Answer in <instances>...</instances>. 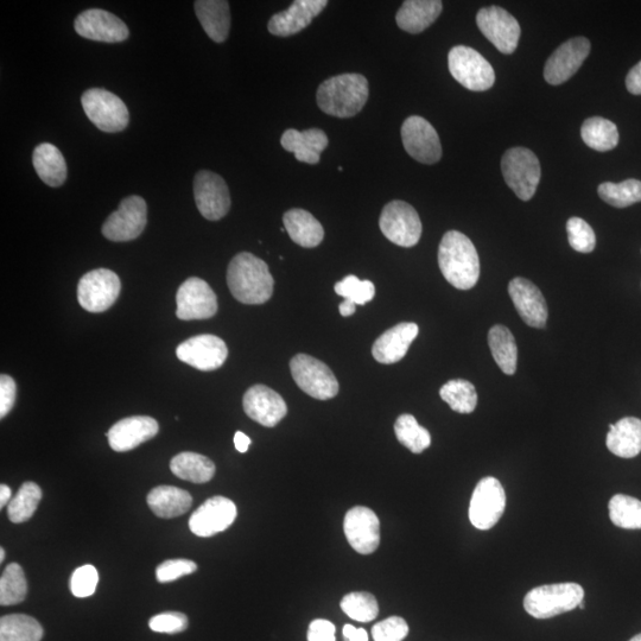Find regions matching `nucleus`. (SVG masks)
<instances>
[{
	"instance_id": "obj_1",
	"label": "nucleus",
	"mask_w": 641,
	"mask_h": 641,
	"mask_svg": "<svg viewBox=\"0 0 641 641\" xmlns=\"http://www.w3.org/2000/svg\"><path fill=\"white\" fill-rule=\"evenodd\" d=\"M231 294L244 304H264L274 295V277L264 260L249 252L232 259L227 270Z\"/></svg>"
},
{
	"instance_id": "obj_2",
	"label": "nucleus",
	"mask_w": 641,
	"mask_h": 641,
	"mask_svg": "<svg viewBox=\"0 0 641 641\" xmlns=\"http://www.w3.org/2000/svg\"><path fill=\"white\" fill-rule=\"evenodd\" d=\"M439 265L444 278L459 290L475 287L480 277V259L472 240L458 231L444 234L439 247Z\"/></svg>"
},
{
	"instance_id": "obj_3",
	"label": "nucleus",
	"mask_w": 641,
	"mask_h": 641,
	"mask_svg": "<svg viewBox=\"0 0 641 641\" xmlns=\"http://www.w3.org/2000/svg\"><path fill=\"white\" fill-rule=\"evenodd\" d=\"M368 81L357 73L333 76L323 82L316 94L320 110L336 118L357 116L367 103Z\"/></svg>"
},
{
	"instance_id": "obj_4",
	"label": "nucleus",
	"mask_w": 641,
	"mask_h": 641,
	"mask_svg": "<svg viewBox=\"0 0 641 641\" xmlns=\"http://www.w3.org/2000/svg\"><path fill=\"white\" fill-rule=\"evenodd\" d=\"M585 600V590L577 583H556L536 587L526 594L524 608L535 619H550L574 611Z\"/></svg>"
},
{
	"instance_id": "obj_5",
	"label": "nucleus",
	"mask_w": 641,
	"mask_h": 641,
	"mask_svg": "<svg viewBox=\"0 0 641 641\" xmlns=\"http://www.w3.org/2000/svg\"><path fill=\"white\" fill-rule=\"evenodd\" d=\"M504 180L520 200L529 201L535 196L541 182V163L533 152L526 148H512L501 160Z\"/></svg>"
},
{
	"instance_id": "obj_6",
	"label": "nucleus",
	"mask_w": 641,
	"mask_h": 641,
	"mask_svg": "<svg viewBox=\"0 0 641 641\" xmlns=\"http://www.w3.org/2000/svg\"><path fill=\"white\" fill-rule=\"evenodd\" d=\"M448 66L453 78L469 91L485 92L494 85L491 63L471 47L456 46L450 50Z\"/></svg>"
},
{
	"instance_id": "obj_7",
	"label": "nucleus",
	"mask_w": 641,
	"mask_h": 641,
	"mask_svg": "<svg viewBox=\"0 0 641 641\" xmlns=\"http://www.w3.org/2000/svg\"><path fill=\"white\" fill-rule=\"evenodd\" d=\"M82 107L88 119L104 132L124 131L130 123V113L124 101L103 88H91L82 95Z\"/></svg>"
},
{
	"instance_id": "obj_8",
	"label": "nucleus",
	"mask_w": 641,
	"mask_h": 641,
	"mask_svg": "<svg viewBox=\"0 0 641 641\" xmlns=\"http://www.w3.org/2000/svg\"><path fill=\"white\" fill-rule=\"evenodd\" d=\"M295 383L303 392L320 401H328L339 393V382L322 361L307 354H297L290 361Z\"/></svg>"
},
{
	"instance_id": "obj_9",
	"label": "nucleus",
	"mask_w": 641,
	"mask_h": 641,
	"mask_svg": "<svg viewBox=\"0 0 641 641\" xmlns=\"http://www.w3.org/2000/svg\"><path fill=\"white\" fill-rule=\"evenodd\" d=\"M379 227L386 239L402 247L418 244L422 236V221L416 209L404 201H392L384 207Z\"/></svg>"
},
{
	"instance_id": "obj_10",
	"label": "nucleus",
	"mask_w": 641,
	"mask_h": 641,
	"mask_svg": "<svg viewBox=\"0 0 641 641\" xmlns=\"http://www.w3.org/2000/svg\"><path fill=\"white\" fill-rule=\"evenodd\" d=\"M122 283L116 272L98 269L87 272L78 285V301L90 313H104L118 300Z\"/></svg>"
},
{
	"instance_id": "obj_11",
	"label": "nucleus",
	"mask_w": 641,
	"mask_h": 641,
	"mask_svg": "<svg viewBox=\"0 0 641 641\" xmlns=\"http://www.w3.org/2000/svg\"><path fill=\"white\" fill-rule=\"evenodd\" d=\"M147 224V202L141 196L132 195L124 199L118 211L107 218L103 226V234L106 239L125 243L141 237Z\"/></svg>"
},
{
	"instance_id": "obj_12",
	"label": "nucleus",
	"mask_w": 641,
	"mask_h": 641,
	"mask_svg": "<svg viewBox=\"0 0 641 641\" xmlns=\"http://www.w3.org/2000/svg\"><path fill=\"white\" fill-rule=\"evenodd\" d=\"M506 494L498 479L487 477L479 481L469 505V520L474 528L487 531L503 517Z\"/></svg>"
},
{
	"instance_id": "obj_13",
	"label": "nucleus",
	"mask_w": 641,
	"mask_h": 641,
	"mask_svg": "<svg viewBox=\"0 0 641 641\" xmlns=\"http://www.w3.org/2000/svg\"><path fill=\"white\" fill-rule=\"evenodd\" d=\"M194 198L202 217L209 221H218L230 212V189L225 180L212 171L201 170L195 175Z\"/></svg>"
},
{
	"instance_id": "obj_14",
	"label": "nucleus",
	"mask_w": 641,
	"mask_h": 641,
	"mask_svg": "<svg viewBox=\"0 0 641 641\" xmlns=\"http://www.w3.org/2000/svg\"><path fill=\"white\" fill-rule=\"evenodd\" d=\"M477 24L482 34L503 54H512L518 47L520 25L505 9L500 6H488L477 15Z\"/></svg>"
},
{
	"instance_id": "obj_15",
	"label": "nucleus",
	"mask_w": 641,
	"mask_h": 641,
	"mask_svg": "<svg viewBox=\"0 0 641 641\" xmlns=\"http://www.w3.org/2000/svg\"><path fill=\"white\" fill-rule=\"evenodd\" d=\"M176 316L183 321L208 320L218 313V298L203 279L188 278L176 295Z\"/></svg>"
},
{
	"instance_id": "obj_16",
	"label": "nucleus",
	"mask_w": 641,
	"mask_h": 641,
	"mask_svg": "<svg viewBox=\"0 0 641 641\" xmlns=\"http://www.w3.org/2000/svg\"><path fill=\"white\" fill-rule=\"evenodd\" d=\"M403 145L417 162L435 164L441 160L442 145L439 133L427 119L412 116L402 126Z\"/></svg>"
},
{
	"instance_id": "obj_17",
	"label": "nucleus",
	"mask_w": 641,
	"mask_h": 641,
	"mask_svg": "<svg viewBox=\"0 0 641 641\" xmlns=\"http://www.w3.org/2000/svg\"><path fill=\"white\" fill-rule=\"evenodd\" d=\"M176 355L184 364L203 372H211L225 364L228 348L218 336L203 334L182 342L176 348Z\"/></svg>"
},
{
	"instance_id": "obj_18",
	"label": "nucleus",
	"mask_w": 641,
	"mask_h": 641,
	"mask_svg": "<svg viewBox=\"0 0 641 641\" xmlns=\"http://www.w3.org/2000/svg\"><path fill=\"white\" fill-rule=\"evenodd\" d=\"M590 53V42L586 37H575L564 42L549 57L544 67V78L550 85H562L574 76Z\"/></svg>"
},
{
	"instance_id": "obj_19",
	"label": "nucleus",
	"mask_w": 641,
	"mask_h": 641,
	"mask_svg": "<svg viewBox=\"0 0 641 641\" xmlns=\"http://www.w3.org/2000/svg\"><path fill=\"white\" fill-rule=\"evenodd\" d=\"M237 518V506L225 497H213L203 503L189 519L194 535L207 538L224 532Z\"/></svg>"
},
{
	"instance_id": "obj_20",
	"label": "nucleus",
	"mask_w": 641,
	"mask_h": 641,
	"mask_svg": "<svg viewBox=\"0 0 641 641\" xmlns=\"http://www.w3.org/2000/svg\"><path fill=\"white\" fill-rule=\"evenodd\" d=\"M74 28L76 33L87 40L119 43L128 40L129 28L117 17L101 9H90L76 17Z\"/></svg>"
},
{
	"instance_id": "obj_21",
	"label": "nucleus",
	"mask_w": 641,
	"mask_h": 641,
	"mask_svg": "<svg viewBox=\"0 0 641 641\" xmlns=\"http://www.w3.org/2000/svg\"><path fill=\"white\" fill-rule=\"evenodd\" d=\"M344 530L351 547L361 555H370L380 544V523L377 514L364 506L349 510Z\"/></svg>"
},
{
	"instance_id": "obj_22",
	"label": "nucleus",
	"mask_w": 641,
	"mask_h": 641,
	"mask_svg": "<svg viewBox=\"0 0 641 641\" xmlns=\"http://www.w3.org/2000/svg\"><path fill=\"white\" fill-rule=\"evenodd\" d=\"M243 405L246 415L266 428L276 427L288 414V406L282 396L265 385L250 387Z\"/></svg>"
},
{
	"instance_id": "obj_23",
	"label": "nucleus",
	"mask_w": 641,
	"mask_h": 641,
	"mask_svg": "<svg viewBox=\"0 0 641 641\" xmlns=\"http://www.w3.org/2000/svg\"><path fill=\"white\" fill-rule=\"evenodd\" d=\"M509 294L526 325L538 329L547 326V302L535 284L522 277L514 278L509 284Z\"/></svg>"
},
{
	"instance_id": "obj_24",
	"label": "nucleus",
	"mask_w": 641,
	"mask_h": 641,
	"mask_svg": "<svg viewBox=\"0 0 641 641\" xmlns=\"http://www.w3.org/2000/svg\"><path fill=\"white\" fill-rule=\"evenodd\" d=\"M160 425L149 416H133L117 422L107 433L114 452L125 453L141 446L158 434Z\"/></svg>"
},
{
	"instance_id": "obj_25",
	"label": "nucleus",
	"mask_w": 641,
	"mask_h": 641,
	"mask_svg": "<svg viewBox=\"0 0 641 641\" xmlns=\"http://www.w3.org/2000/svg\"><path fill=\"white\" fill-rule=\"evenodd\" d=\"M328 5L327 0H296L288 10L271 17L268 29L272 35L289 37L309 27Z\"/></svg>"
},
{
	"instance_id": "obj_26",
	"label": "nucleus",
	"mask_w": 641,
	"mask_h": 641,
	"mask_svg": "<svg viewBox=\"0 0 641 641\" xmlns=\"http://www.w3.org/2000/svg\"><path fill=\"white\" fill-rule=\"evenodd\" d=\"M420 333L414 322H403L387 330L374 342L373 358L380 364L391 365L401 361L408 353L412 342Z\"/></svg>"
},
{
	"instance_id": "obj_27",
	"label": "nucleus",
	"mask_w": 641,
	"mask_h": 641,
	"mask_svg": "<svg viewBox=\"0 0 641 641\" xmlns=\"http://www.w3.org/2000/svg\"><path fill=\"white\" fill-rule=\"evenodd\" d=\"M281 144L284 150L294 152L298 162L317 164L321 160V152L328 147L329 139L320 129H289L283 133Z\"/></svg>"
},
{
	"instance_id": "obj_28",
	"label": "nucleus",
	"mask_w": 641,
	"mask_h": 641,
	"mask_svg": "<svg viewBox=\"0 0 641 641\" xmlns=\"http://www.w3.org/2000/svg\"><path fill=\"white\" fill-rule=\"evenodd\" d=\"M443 10L440 0H408L396 15L398 27L410 34H420L428 29Z\"/></svg>"
},
{
	"instance_id": "obj_29",
	"label": "nucleus",
	"mask_w": 641,
	"mask_h": 641,
	"mask_svg": "<svg viewBox=\"0 0 641 641\" xmlns=\"http://www.w3.org/2000/svg\"><path fill=\"white\" fill-rule=\"evenodd\" d=\"M609 452L623 459L636 458L641 453V420L625 417L609 425L606 440Z\"/></svg>"
},
{
	"instance_id": "obj_30",
	"label": "nucleus",
	"mask_w": 641,
	"mask_h": 641,
	"mask_svg": "<svg viewBox=\"0 0 641 641\" xmlns=\"http://www.w3.org/2000/svg\"><path fill=\"white\" fill-rule=\"evenodd\" d=\"M194 8L206 34L214 42H225L231 29L230 3L225 0H198Z\"/></svg>"
},
{
	"instance_id": "obj_31",
	"label": "nucleus",
	"mask_w": 641,
	"mask_h": 641,
	"mask_svg": "<svg viewBox=\"0 0 641 641\" xmlns=\"http://www.w3.org/2000/svg\"><path fill=\"white\" fill-rule=\"evenodd\" d=\"M283 222L291 240L306 249L319 246L325 238V230L320 221L304 209H290L284 214Z\"/></svg>"
},
{
	"instance_id": "obj_32",
	"label": "nucleus",
	"mask_w": 641,
	"mask_h": 641,
	"mask_svg": "<svg viewBox=\"0 0 641 641\" xmlns=\"http://www.w3.org/2000/svg\"><path fill=\"white\" fill-rule=\"evenodd\" d=\"M148 505L157 517L171 519L187 513L193 498L187 491L174 486H158L148 494Z\"/></svg>"
},
{
	"instance_id": "obj_33",
	"label": "nucleus",
	"mask_w": 641,
	"mask_h": 641,
	"mask_svg": "<svg viewBox=\"0 0 641 641\" xmlns=\"http://www.w3.org/2000/svg\"><path fill=\"white\" fill-rule=\"evenodd\" d=\"M33 164L40 179L49 187H60L67 179V163L53 144L42 143L34 151Z\"/></svg>"
},
{
	"instance_id": "obj_34",
	"label": "nucleus",
	"mask_w": 641,
	"mask_h": 641,
	"mask_svg": "<svg viewBox=\"0 0 641 641\" xmlns=\"http://www.w3.org/2000/svg\"><path fill=\"white\" fill-rule=\"evenodd\" d=\"M170 469L177 478L193 484H206L215 475V465L211 459L190 452L176 455L170 462Z\"/></svg>"
},
{
	"instance_id": "obj_35",
	"label": "nucleus",
	"mask_w": 641,
	"mask_h": 641,
	"mask_svg": "<svg viewBox=\"0 0 641 641\" xmlns=\"http://www.w3.org/2000/svg\"><path fill=\"white\" fill-rule=\"evenodd\" d=\"M488 345L500 370L507 376H513L517 371L518 347L514 336L505 326H494L488 333Z\"/></svg>"
},
{
	"instance_id": "obj_36",
	"label": "nucleus",
	"mask_w": 641,
	"mask_h": 641,
	"mask_svg": "<svg viewBox=\"0 0 641 641\" xmlns=\"http://www.w3.org/2000/svg\"><path fill=\"white\" fill-rule=\"evenodd\" d=\"M581 137L588 148L600 152L613 150L619 144L617 125L601 117L587 119L582 125Z\"/></svg>"
},
{
	"instance_id": "obj_37",
	"label": "nucleus",
	"mask_w": 641,
	"mask_h": 641,
	"mask_svg": "<svg viewBox=\"0 0 641 641\" xmlns=\"http://www.w3.org/2000/svg\"><path fill=\"white\" fill-rule=\"evenodd\" d=\"M43 628L25 614L5 615L0 619V641H41Z\"/></svg>"
},
{
	"instance_id": "obj_38",
	"label": "nucleus",
	"mask_w": 641,
	"mask_h": 641,
	"mask_svg": "<svg viewBox=\"0 0 641 641\" xmlns=\"http://www.w3.org/2000/svg\"><path fill=\"white\" fill-rule=\"evenodd\" d=\"M440 396L450 409L459 414L467 415L477 409L478 395L472 383L465 379L450 380L440 390Z\"/></svg>"
},
{
	"instance_id": "obj_39",
	"label": "nucleus",
	"mask_w": 641,
	"mask_h": 641,
	"mask_svg": "<svg viewBox=\"0 0 641 641\" xmlns=\"http://www.w3.org/2000/svg\"><path fill=\"white\" fill-rule=\"evenodd\" d=\"M609 518L620 529L641 530V501L630 495L617 494L609 501Z\"/></svg>"
},
{
	"instance_id": "obj_40",
	"label": "nucleus",
	"mask_w": 641,
	"mask_h": 641,
	"mask_svg": "<svg viewBox=\"0 0 641 641\" xmlns=\"http://www.w3.org/2000/svg\"><path fill=\"white\" fill-rule=\"evenodd\" d=\"M42 499L41 487L35 482H25L8 505V517L12 523L21 524L33 518Z\"/></svg>"
},
{
	"instance_id": "obj_41",
	"label": "nucleus",
	"mask_w": 641,
	"mask_h": 641,
	"mask_svg": "<svg viewBox=\"0 0 641 641\" xmlns=\"http://www.w3.org/2000/svg\"><path fill=\"white\" fill-rule=\"evenodd\" d=\"M395 433L399 443L408 448L411 453L421 454L430 447L429 431L421 427L412 415L405 414L398 417Z\"/></svg>"
},
{
	"instance_id": "obj_42",
	"label": "nucleus",
	"mask_w": 641,
	"mask_h": 641,
	"mask_svg": "<svg viewBox=\"0 0 641 641\" xmlns=\"http://www.w3.org/2000/svg\"><path fill=\"white\" fill-rule=\"evenodd\" d=\"M28 593V583L24 571L17 563H10L0 579V605L21 604Z\"/></svg>"
},
{
	"instance_id": "obj_43",
	"label": "nucleus",
	"mask_w": 641,
	"mask_h": 641,
	"mask_svg": "<svg viewBox=\"0 0 641 641\" xmlns=\"http://www.w3.org/2000/svg\"><path fill=\"white\" fill-rule=\"evenodd\" d=\"M600 198L617 208H625L641 202V181L626 180L621 183H601L598 189Z\"/></svg>"
},
{
	"instance_id": "obj_44",
	"label": "nucleus",
	"mask_w": 641,
	"mask_h": 641,
	"mask_svg": "<svg viewBox=\"0 0 641 641\" xmlns=\"http://www.w3.org/2000/svg\"><path fill=\"white\" fill-rule=\"evenodd\" d=\"M341 609L349 618L359 623H370L379 614L377 599L366 592L347 594L341 601Z\"/></svg>"
},
{
	"instance_id": "obj_45",
	"label": "nucleus",
	"mask_w": 641,
	"mask_h": 641,
	"mask_svg": "<svg viewBox=\"0 0 641 641\" xmlns=\"http://www.w3.org/2000/svg\"><path fill=\"white\" fill-rule=\"evenodd\" d=\"M335 293L345 300H349L358 304V306H365L366 303L371 302L376 295V287L371 281H360L357 276H347L342 281L335 284Z\"/></svg>"
},
{
	"instance_id": "obj_46",
	"label": "nucleus",
	"mask_w": 641,
	"mask_h": 641,
	"mask_svg": "<svg viewBox=\"0 0 641 641\" xmlns=\"http://www.w3.org/2000/svg\"><path fill=\"white\" fill-rule=\"evenodd\" d=\"M569 244L577 252H593L596 245V237L592 227L581 218H571L567 222Z\"/></svg>"
},
{
	"instance_id": "obj_47",
	"label": "nucleus",
	"mask_w": 641,
	"mask_h": 641,
	"mask_svg": "<svg viewBox=\"0 0 641 641\" xmlns=\"http://www.w3.org/2000/svg\"><path fill=\"white\" fill-rule=\"evenodd\" d=\"M99 582L98 570L91 564L75 569L69 587L75 598H88L95 593Z\"/></svg>"
},
{
	"instance_id": "obj_48",
	"label": "nucleus",
	"mask_w": 641,
	"mask_h": 641,
	"mask_svg": "<svg viewBox=\"0 0 641 641\" xmlns=\"http://www.w3.org/2000/svg\"><path fill=\"white\" fill-rule=\"evenodd\" d=\"M409 634V626L403 618L391 617L380 621L372 628L374 641H403Z\"/></svg>"
},
{
	"instance_id": "obj_49",
	"label": "nucleus",
	"mask_w": 641,
	"mask_h": 641,
	"mask_svg": "<svg viewBox=\"0 0 641 641\" xmlns=\"http://www.w3.org/2000/svg\"><path fill=\"white\" fill-rule=\"evenodd\" d=\"M198 570L196 563L190 560L165 561L156 569V579L161 583L174 582L183 576L194 574Z\"/></svg>"
},
{
	"instance_id": "obj_50",
	"label": "nucleus",
	"mask_w": 641,
	"mask_h": 641,
	"mask_svg": "<svg viewBox=\"0 0 641 641\" xmlns=\"http://www.w3.org/2000/svg\"><path fill=\"white\" fill-rule=\"evenodd\" d=\"M149 626L152 631L157 633H181L188 628V618L187 615L180 612H165L152 617Z\"/></svg>"
},
{
	"instance_id": "obj_51",
	"label": "nucleus",
	"mask_w": 641,
	"mask_h": 641,
	"mask_svg": "<svg viewBox=\"0 0 641 641\" xmlns=\"http://www.w3.org/2000/svg\"><path fill=\"white\" fill-rule=\"evenodd\" d=\"M15 380L6 374L0 377V417L4 418L14 408L16 402Z\"/></svg>"
},
{
	"instance_id": "obj_52",
	"label": "nucleus",
	"mask_w": 641,
	"mask_h": 641,
	"mask_svg": "<svg viewBox=\"0 0 641 641\" xmlns=\"http://www.w3.org/2000/svg\"><path fill=\"white\" fill-rule=\"evenodd\" d=\"M308 641H336L334 624L325 619L314 620L309 625Z\"/></svg>"
},
{
	"instance_id": "obj_53",
	"label": "nucleus",
	"mask_w": 641,
	"mask_h": 641,
	"mask_svg": "<svg viewBox=\"0 0 641 641\" xmlns=\"http://www.w3.org/2000/svg\"><path fill=\"white\" fill-rule=\"evenodd\" d=\"M626 87L628 92L634 95H641V61L628 73Z\"/></svg>"
},
{
	"instance_id": "obj_54",
	"label": "nucleus",
	"mask_w": 641,
	"mask_h": 641,
	"mask_svg": "<svg viewBox=\"0 0 641 641\" xmlns=\"http://www.w3.org/2000/svg\"><path fill=\"white\" fill-rule=\"evenodd\" d=\"M344 638L345 641H368L367 632L364 628H357L353 625H345Z\"/></svg>"
},
{
	"instance_id": "obj_55",
	"label": "nucleus",
	"mask_w": 641,
	"mask_h": 641,
	"mask_svg": "<svg viewBox=\"0 0 641 641\" xmlns=\"http://www.w3.org/2000/svg\"><path fill=\"white\" fill-rule=\"evenodd\" d=\"M251 443L250 437L241 433V431H237L236 435H234V446H236L239 453H246Z\"/></svg>"
},
{
	"instance_id": "obj_56",
	"label": "nucleus",
	"mask_w": 641,
	"mask_h": 641,
	"mask_svg": "<svg viewBox=\"0 0 641 641\" xmlns=\"http://www.w3.org/2000/svg\"><path fill=\"white\" fill-rule=\"evenodd\" d=\"M11 493L9 486L4 484L0 486V507H2V509H4L6 505L10 504Z\"/></svg>"
},
{
	"instance_id": "obj_57",
	"label": "nucleus",
	"mask_w": 641,
	"mask_h": 641,
	"mask_svg": "<svg viewBox=\"0 0 641 641\" xmlns=\"http://www.w3.org/2000/svg\"><path fill=\"white\" fill-rule=\"evenodd\" d=\"M355 306H357V304L354 302L345 300L340 304V314L345 317L352 316L355 313Z\"/></svg>"
},
{
	"instance_id": "obj_58",
	"label": "nucleus",
	"mask_w": 641,
	"mask_h": 641,
	"mask_svg": "<svg viewBox=\"0 0 641 641\" xmlns=\"http://www.w3.org/2000/svg\"><path fill=\"white\" fill-rule=\"evenodd\" d=\"M5 558V550L2 548L0 549V562H3Z\"/></svg>"
},
{
	"instance_id": "obj_59",
	"label": "nucleus",
	"mask_w": 641,
	"mask_h": 641,
	"mask_svg": "<svg viewBox=\"0 0 641 641\" xmlns=\"http://www.w3.org/2000/svg\"><path fill=\"white\" fill-rule=\"evenodd\" d=\"M630 641H641V633L637 634V636L633 637Z\"/></svg>"
}]
</instances>
